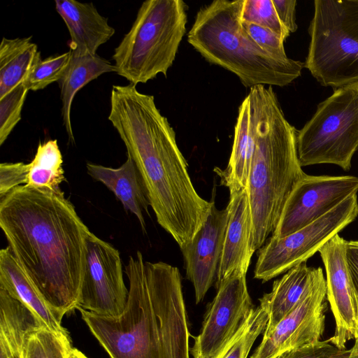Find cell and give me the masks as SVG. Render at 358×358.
Here are the masks:
<instances>
[{
	"label": "cell",
	"instance_id": "1",
	"mask_svg": "<svg viewBox=\"0 0 358 358\" xmlns=\"http://www.w3.org/2000/svg\"><path fill=\"white\" fill-rule=\"evenodd\" d=\"M0 199V227L8 247L63 318L78 306L89 229L62 189L23 185Z\"/></svg>",
	"mask_w": 358,
	"mask_h": 358
},
{
	"label": "cell",
	"instance_id": "2",
	"mask_svg": "<svg viewBox=\"0 0 358 358\" xmlns=\"http://www.w3.org/2000/svg\"><path fill=\"white\" fill-rule=\"evenodd\" d=\"M110 106L108 119L141 174L157 222L183 247L201 227L212 201L196 191L176 133L152 95L133 84L113 85Z\"/></svg>",
	"mask_w": 358,
	"mask_h": 358
},
{
	"label": "cell",
	"instance_id": "3",
	"mask_svg": "<svg viewBox=\"0 0 358 358\" xmlns=\"http://www.w3.org/2000/svg\"><path fill=\"white\" fill-rule=\"evenodd\" d=\"M127 301L117 317L77 309L110 358H189L188 318L179 269L145 261L140 251L124 268Z\"/></svg>",
	"mask_w": 358,
	"mask_h": 358
},
{
	"label": "cell",
	"instance_id": "4",
	"mask_svg": "<svg viewBox=\"0 0 358 358\" xmlns=\"http://www.w3.org/2000/svg\"><path fill=\"white\" fill-rule=\"evenodd\" d=\"M250 92L255 108V148L246 189L255 252L273 234L289 196L306 174L298 157V130L285 118L271 86H255Z\"/></svg>",
	"mask_w": 358,
	"mask_h": 358
},
{
	"label": "cell",
	"instance_id": "5",
	"mask_svg": "<svg viewBox=\"0 0 358 358\" xmlns=\"http://www.w3.org/2000/svg\"><path fill=\"white\" fill-rule=\"evenodd\" d=\"M243 0H215L201 7L188 43L208 62L234 73L246 87H284L301 75L304 63L280 59L262 49L243 28Z\"/></svg>",
	"mask_w": 358,
	"mask_h": 358
},
{
	"label": "cell",
	"instance_id": "6",
	"mask_svg": "<svg viewBox=\"0 0 358 358\" xmlns=\"http://www.w3.org/2000/svg\"><path fill=\"white\" fill-rule=\"evenodd\" d=\"M187 8L182 0L144 1L114 50L116 73L136 86L166 76L186 31Z\"/></svg>",
	"mask_w": 358,
	"mask_h": 358
},
{
	"label": "cell",
	"instance_id": "7",
	"mask_svg": "<svg viewBox=\"0 0 358 358\" xmlns=\"http://www.w3.org/2000/svg\"><path fill=\"white\" fill-rule=\"evenodd\" d=\"M305 67L334 90L358 82V0H315Z\"/></svg>",
	"mask_w": 358,
	"mask_h": 358
},
{
	"label": "cell",
	"instance_id": "8",
	"mask_svg": "<svg viewBox=\"0 0 358 358\" xmlns=\"http://www.w3.org/2000/svg\"><path fill=\"white\" fill-rule=\"evenodd\" d=\"M296 147L301 166L337 165L349 171L358 150V82L334 90L297 131Z\"/></svg>",
	"mask_w": 358,
	"mask_h": 358
},
{
	"label": "cell",
	"instance_id": "9",
	"mask_svg": "<svg viewBox=\"0 0 358 358\" xmlns=\"http://www.w3.org/2000/svg\"><path fill=\"white\" fill-rule=\"evenodd\" d=\"M357 215L355 194L303 228L282 238L271 236L259 250L255 278L266 282L306 262Z\"/></svg>",
	"mask_w": 358,
	"mask_h": 358
},
{
	"label": "cell",
	"instance_id": "10",
	"mask_svg": "<svg viewBox=\"0 0 358 358\" xmlns=\"http://www.w3.org/2000/svg\"><path fill=\"white\" fill-rule=\"evenodd\" d=\"M128 293L119 251L89 231L78 308L117 317L124 310Z\"/></svg>",
	"mask_w": 358,
	"mask_h": 358
},
{
	"label": "cell",
	"instance_id": "11",
	"mask_svg": "<svg viewBox=\"0 0 358 358\" xmlns=\"http://www.w3.org/2000/svg\"><path fill=\"white\" fill-rule=\"evenodd\" d=\"M217 294L208 305L201 331L189 352L194 358H215L247 321L255 306L246 273L236 271L216 283Z\"/></svg>",
	"mask_w": 358,
	"mask_h": 358
},
{
	"label": "cell",
	"instance_id": "12",
	"mask_svg": "<svg viewBox=\"0 0 358 358\" xmlns=\"http://www.w3.org/2000/svg\"><path fill=\"white\" fill-rule=\"evenodd\" d=\"M357 192L355 176L306 175L289 196L272 236L282 238L303 228Z\"/></svg>",
	"mask_w": 358,
	"mask_h": 358
},
{
	"label": "cell",
	"instance_id": "13",
	"mask_svg": "<svg viewBox=\"0 0 358 358\" xmlns=\"http://www.w3.org/2000/svg\"><path fill=\"white\" fill-rule=\"evenodd\" d=\"M327 282L322 270L295 308L267 336L250 358H280L284 354L319 341L324 331Z\"/></svg>",
	"mask_w": 358,
	"mask_h": 358
},
{
	"label": "cell",
	"instance_id": "14",
	"mask_svg": "<svg viewBox=\"0 0 358 358\" xmlns=\"http://www.w3.org/2000/svg\"><path fill=\"white\" fill-rule=\"evenodd\" d=\"M347 241L338 234L332 237L319 252L327 274V299L336 322L329 341L340 348L358 338V295L346 261Z\"/></svg>",
	"mask_w": 358,
	"mask_h": 358
},
{
	"label": "cell",
	"instance_id": "15",
	"mask_svg": "<svg viewBox=\"0 0 358 358\" xmlns=\"http://www.w3.org/2000/svg\"><path fill=\"white\" fill-rule=\"evenodd\" d=\"M227 222V208L218 209L213 200L201 227L192 240L180 248L187 278L194 286L196 303L216 281Z\"/></svg>",
	"mask_w": 358,
	"mask_h": 358
},
{
	"label": "cell",
	"instance_id": "16",
	"mask_svg": "<svg viewBox=\"0 0 358 358\" xmlns=\"http://www.w3.org/2000/svg\"><path fill=\"white\" fill-rule=\"evenodd\" d=\"M229 192L227 227L216 283L234 272L247 273L254 253L250 246L252 216L247 189Z\"/></svg>",
	"mask_w": 358,
	"mask_h": 358
},
{
	"label": "cell",
	"instance_id": "17",
	"mask_svg": "<svg viewBox=\"0 0 358 358\" xmlns=\"http://www.w3.org/2000/svg\"><path fill=\"white\" fill-rule=\"evenodd\" d=\"M55 9L64 20L71 36L69 47L76 55H94L108 41L115 30L92 3L56 0Z\"/></svg>",
	"mask_w": 358,
	"mask_h": 358
},
{
	"label": "cell",
	"instance_id": "18",
	"mask_svg": "<svg viewBox=\"0 0 358 358\" xmlns=\"http://www.w3.org/2000/svg\"><path fill=\"white\" fill-rule=\"evenodd\" d=\"M255 108L249 92L238 108L232 150L227 168L215 171L229 192L245 189L255 148Z\"/></svg>",
	"mask_w": 358,
	"mask_h": 358
},
{
	"label": "cell",
	"instance_id": "19",
	"mask_svg": "<svg viewBox=\"0 0 358 358\" xmlns=\"http://www.w3.org/2000/svg\"><path fill=\"white\" fill-rule=\"evenodd\" d=\"M322 270L320 267H308L304 262L290 268L273 282L271 291L259 299V306L268 315L263 336L270 334L295 308Z\"/></svg>",
	"mask_w": 358,
	"mask_h": 358
},
{
	"label": "cell",
	"instance_id": "20",
	"mask_svg": "<svg viewBox=\"0 0 358 358\" xmlns=\"http://www.w3.org/2000/svg\"><path fill=\"white\" fill-rule=\"evenodd\" d=\"M87 173L113 192L126 211L136 216L143 233L146 224L143 210L148 213L150 202L141 174L132 158L115 169L93 163L87 164Z\"/></svg>",
	"mask_w": 358,
	"mask_h": 358
},
{
	"label": "cell",
	"instance_id": "21",
	"mask_svg": "<svg viewBox=\"0 0 358 358\" xmlns=\"http://www.w3.org/2000/svg\"><path fill=\"white\" fill-rule=\"evenodd\" d=\"M0 288L27 306L50 329L69 336L62 317L46 303L8 247L0 250Z\"/></svg>",
	"mask_w": 358,
	"mask_h": 358
},
{
	"label": "cell",
	"instance_id": "22",
	"mask_svg": "<svg viewBox=\"0 0 358 358\" xmlns=\"http://www.w3.org/2000/svg\"><path fill=\"white\" fill-rule=\"evenodd\" d=\"M116 68L108 60L97 54L76 55L72 54L69 64L58 82L62 101V117L69 140L74 143L71 112L77 92L92 80L103 73L115 72Z\"/></svg>",
	"mask_w": 358,
	"mask_h": 358
},
{
	"label": "cell",
	"instance_id": "23",
	"mask_svg": "<svg viewBox=\"0 0 358 358\" xmlns=\"http://www.w3.org/2000/svg\"><path fill=\"white\" fill-rule=\"evenodd\" d=\"M32 36L9 39L0 44V98L24 83L41 60V52Z\"/></svg>",
	"mask_w": 358,
	"mask_h": 358
},
{
	"label": "cell",
	"instance_id": "24",
	"mask_svg": "<svg viewBox=\"0 0 358 358\" xmlns=\"http://www.w3.org/2000/svg\"><path fill=\"white\" fill-rule=\"evenodd\" d=\"M45 327L27 306L0 288V343L22 356L27 338Z\"/></svg>",
	"mask_w": 358,
	"mask_h": 358
},
{
	"label": "cell",
	"instance_id": "25",
	"mask_svg": "<svg viewBox=\"0 0 358 358\" xmlns=\"http://www.w3.org/2000/svg\"><path fill=\"white\" fill-rule=\"evenodd\" d=\"M63 159L57 141L39 143L32 161L29 163L26 185L36 188L60 190L65 180Z\"/></svg>",
	"mask_w": 358,
	"mask_h": 358
},
{
	"label": "cell",
	"instance_id": "26",
	"mask_svg": "<svg viewBox=\"0 0 358 358\" xmlns=\"http://www.w3.org/2000/svg\"><path fill=\"white\" fill-rule=\"evenodd\" d=\"M268 320L260 306L255 308L241 329L215 358H247L257 338L264 333Z\"/></svg>",
	"mask_w": 358,
	"mask_h": 358
},
{
	"label": "cell",
	"instance_id": "27",
	"mask_svg": "<svg viewBox=\"0 0 358 358\" xmlns=\"http://www.w3.org/2000/svg\"><path fill=\"white\" fill-rule=\"evenodd\" d=\"M71 346L69 336L56 333L45 327L27 338L22 358H66Z\"/></svg>",
	"mask_w": 358,
	"mask_h": 358
},
{
	"label": "cell",
	"instance_id": "28",
	"mask_svg": "<svg viewBox=\"0 0 358 358\" xmlns=\"http://www.w3.org/2000/svg\"><path fill=\"white\" fill-rule=\"evenodd\" d=\"M240 20L268 29L284 41L290 34L279 19L272 0H243Z\"/></svg>",
	"mask_w": 358,
	"mask_h": 358
},
{
	"label": "cell",
	"instance_id": "29",
	"mask_svg": "<svg viewBox=\"0 0 358 358\" xmlns=\"http://www.w3.org/2000/svg\"><path fill=\"white\" fill-rule=\"evenodd\" d=\"M71 57V52L69 50L41 59L24 84L29 90L37 91L55 82H59L69 64Z\"/></svg>",
	"mask_w": 358,
	"mask_h": 358
},
{
	"label": "cell",
	"instance_id": "30",
	"mask_svg": "<svg viewBox=\"0 0 358 358\" xmlns=\"http://www.w3.org/2000/svg\"><path fill=\"white\" fill-rule=\"evenodd\" d=\"M29 91L22 83L0 98V145L21 120L22 110Z\"/></svg>",
	"mask_w": 358,
	"mask_h": 358
},
{
	"label": "cell",
	"instance_id": "31",
	"mask_svg": "<svg viewBox=\"0 0 358 358\" xmlns=\"http://www.w3.org/2000/svg\"><path fill=\"white\" fill-rule=\"evenodd\" d=\"M350 354L351 348H340L328 339L292 350L280 358H350Z\"/></svg>",
	"mask_w": 358,
	"mask_h": 358
},
{
	"label": "cell",
	"instance_id": "32",
	"mask_svg": "<svg viewBox=\"0 0 358 358\" xmlns=\"http://www.w3.org/2000/svg\"><path fill=\"white\" fill-rule=\"evenodd\" d=\"M241 25L252 40L264 50L280 59H287L284 41L271 30L257 24L241 22Z\"/></svg>",
	"mask_w": 358,
	"mask_h": 358
},
{
	"label": "cell",
	"instance_id": "33",
	"mask_svg": "<svg viewBox=\"0 0 358 358\" xmlns=\"http://www.w3.org/2000/svg\"><path fill=\"white\" fill-rule=\"evenodd\" d=\"M29 164L22 162L1 163L0 164V197L18 186L26 185Z\"/></svg>",
	"mask_w": 358,
	"mask_h": 358
},
{
	"label": "cell",
	"instance_id": "34",
	"mask_svg": "<svg viewBox=\"0 0 358 358\" xmlns=\"http://www.w3.org/2000/svg\"><path fill=\"white\" fill-rule=\"evenodd\" d=\"M278 16L290 33L295 32L298 26L296 22V0H272Z\"/></svg>",
	"mask_w": 358,
	"mask_h": 358
},
{
	"label": "cell",
	"instance_id": "35",
	"mask_svg": "<svg viewBox=\"0 0 358 358\" xmlns=\"http://www.w3.org/2000/svg\"><path fill=\"white\" fill-rule=\"evenodd\" d=\"M346 261L354 287L358 295V241H347Z\"/></svg>",
	"mask_w": 358,
	"mask_h": 358
},
{
	"label": "cell",
	"instance_id": "36",
	"mask_svg": "<svg viewBox=\"0 0 358 358\" xmlns=\"http://www.w3.org/2000/svg\"><path fill=\"white\" fill-rule=\"evenodd\" d=\"M0 358H22V356L15 353L6 345L0 343Z\"/></svg>",
	"mask_w": 358,
	"mask_h": 358
},
{
	"label": "cell",
	"instance_id": "37",
	"mask_svg": "<svg viewBox=\"0 0 358 358\" xmlns=\"http://www.w3.org/2000/svg\"><path fill=\"white\" fill-rule=\"evenodd\" d=\"M66 358H88L82 352L78 349L73 348L72 345L69 348L67 353Z\"/></svg>",
	"mask_w": 358,
	"mask_h": 358
},
{
	"label": "cell",
	"instance_id": "38",
	"mask_svg": "<svg viewBox=\"0 0 358 358\" xmlns=\"http://www.w3.org/2000/svg\"><path fill=\"white\" fill-rule=\"evenodd\" d=\"M350 358H358V338L355 339V345L351 348Z\"/></svg>",
	"mask_w": 358,
	"mask_h": 358
}]
</instances>
